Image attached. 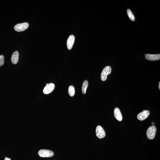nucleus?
Segmentation results:
<instances>
[{"instance_id": "nucleus-14", "label": "nucleus", "mask_w": 160, "mask_h": 160, "mask_svg": "<svg viewBox=\"0 0 160 160\" xmlns=\"http://www.w3.org/2000/svg\"><path fill=\"white\" fill-rule=\"evenodd\" d=\"M127 15L129 18L132 21H134L135 20V18L133 13L130 9L127 10Z\"/></svg>"}, {"instance_id": "nucleus-5", "label": "nucleus", "mask_w": 160, "mask_h": 160, "mask_svg": "<svg viewBox=\"0 0 160 160\" xmlns=\"http://www.w3.org/2000/svg\"><path fill=\"white\" fill-rule=\"evenodd\" d=\"M96 135L99 138L102 139L105 135V131L101 126L98 125L96 127Z\"/></svg>"}, {"instance_id": "nucleus-12", "label": "nucleus", "mask_w": 160, "mask_h": 160, "mask_svg": "<svg viewBox=\"0 0 160 160\" xmlns=\"http://www.w3.org/2000/svg\"><path fill=\"white\" fill-rule=\"evenodd\" d=\"M88 85V82L87 80H86L83 83L82 88V91L83 94H86Z\"/></svg>"}, {"instance_id": "nucleus-10", "label": "nucleus", "mask_w": 160, "mask_h": 160, "mask_svg": "<svg viewBox=\"0 0 160 160\" xmlns=\"http://www.w3.org/2000/svg\"><path fill=\"white\" fill-rule=\"evenodd\" d=\"M114 114L115 118L119 121H121L122 120V116L120 111L118 108H116L114 110Z\"/></svg>"}, {"instance_id": "nucleus-1", "label": "nucleus", "mask_w": 160, "mask_h": 160, "mask_svg": "<svg viewBox=\"0 0 160 160\" xmlns=\"http://www.w3.org/2000/svg\"><path fill=\"white\" fill-rule=\"evenodd\" d=\"M112 69L110 66H107L103 69L101 72V79L102 81H105L107 79L108 75L111 73Z\"/></svg>"}, {"instance_id": "nucleus-13", "label": "nucleus", "mask_w": 160, "mask_h": 160, "mask_svg": "<svg viewBox=\"0 0 160 160\" xmlns=\"http://www.w3.org/2000/svg\"><path fill=\"white\" fill-rule=\"evenodd\" d=\"M75 88L72 86H69L68 88V93L69 96L72 97L74 96L75 94Z\"/></svg>"}, {"instance_id": "nucleus-8", "label": "nucleus", "mask_w": 160, "mask_h": 160, "mask_svg": "<svg viewBox=\"0 0 160 160\" xmlns=\"http://www.w3.org/2000/svg\"><path fill=\"white\" fill-rule=\"evenodd\" d=\"M145 57L146 59L148 60L154 61L159 60L160 59V54H146Z\"/></svg>"}, {"instance_id": "nucleus-19", "label": "nucleus", "mask_w": 160, "mask_h": 160, "mask_svg": "<svg viewBox=\"0 0 160 160\" xmlns=\"http://www.w3.org/2000/svg\"><path fill=\"white\" fill-rule=\"evenodd\" d=\"M145 110H143V111H145Z\"/></svg>"}, {"instance_id": "nucleus-16", "label": "nucleus", "mask_w": 160, "mask_h": 160, "mask_svg": "<svg viewBox=\"0 0 160 160\" xmlns=\"http://www.w3.org/2000/svg\"><path fill=\"white\" fill-rule=\"evenodd\" d=\"M5 160H11V159H10L9 158H8L7 157H6L5 158Z\"/></svg>"}, {"instance_id": "nucleus-4", "label": "nucleus", "mask_w": 160, "mask_h": 160, "mask_svg": "<svg viewBox=\"0 0 160 160\" xmlns=\"http://www.w3.org/2000/svg\"><path fill=\"white\" fill-rule=\"evenodd\" d=\"M29 26V24L25 22L18 24L15 25L14 29L16 31L21 32L24 31L28 29Z\"/></svg>"}, {"instance_id": "nucleus-15", "label": "nucleus", "mask_w": 160, "mask_h": 160, "mask_svg": "<svg viewBox=\"0 0 160 160\" xmlns=\"http://www.w3.org/2000/svg\"><path fill=\"white\" fill-rule=\"evenodd\" d=\"M4 57L3 55L0 56V67L3 65L4 64Z\"/></svg>"}, {"instance_id": "nucleus-3", "label": "nucleus", "mask_w": 160, "mask_h": 160, "mask_svg": "<svg viewBox=\"0 0 160 160\" xmlns=\"http://www.w3.org/2000/svg\"><path fill=\"white\" fill-rule=\"evenodd\" d=\"M39 156L42 157H52L54 154L52 151L48 150L41 149L38 151Z\"/></svg>"}, {"instance_id": "nucleus-6", "label": "nucleus", "mask_w": 160, "mask_h": 160, "mask_svg": "<svg viewBox=\"0 0 160 160\" xmlns=\"http://www.w3.org/2000/svg\"><path fill=\"white\" fill-rule=\"evenodd\" d=\"M55 88V85L54 83H50L46 85L43 90L44 94H48L52 92Z\"/></svg>"}, {"instance_id": "nucleus-2", "label": "nucleus", "mask_w": 160, "mask_h": 160, "mask_svg": "<svg viewBox=\"0 0 160 160\" xmlns=\"http://www.w3.org/2000/svg\"><path fill=\"white\" fill-rule=\"evenodd\" d=\"M156 131V128L154 126L149 127L147 131L146 134L147 137L149 139H153L155 137Z\"/></svg>"}, {"instance_id": "nucleus-18", "label": "nucleus", "mask_w": 160, "mask_h": 160, "mask_svg": "<svg viewBox=\"0 0 160 160\" xmlns=\"http://www.w3.org/2000/svg\"><path fill=\"white\" fill-rule=\"evenodd\" d=\"M152 125H154V123H153V122H152Z\"/></svg>"}, {"instance_id": "nucleus-11", "label": "nucleus", "mask_w": 160, "mask_h": 160, "mask_svg": "<svg viewBox=\"0 0 160 160\" xmlns=\"http://www.w3.org/2000/svg\"><path fill=\"white\" fill-rule=\"evenodd\" d=\"M19 53L18 51H15L13 53L11 57V61L13 64H16L18 62Z\"/></svg>"}, {"instance_id": "nucleus-9", "label": "nucleus", "mask_w": 160, "mask_h": 160, "mask_svg": "<svg viewBox=\"0 0 160 160\" xmlns=\"http://www.w3.org/2000/svg\"><path fill=\"white\" fill-rule=\"evenodd\" d=\"M75 41V37L73 35H71L68 38L67 41V46L68 49L70 50L72 48Z\"/></svg>"}, {"instance_id": "nucleus-17", "label": "nucleus", "mask_w": 160, "mask_h": 160, "mask_svg": "<svg viewBox=\"0 0 160 160\" xmlns=\"http://www.w3.org/2000/svg\"><path fill=\"white\" fill-rule=\"evenodd\" d=\"M159 89L160 90V82L159 83Z\"/></svg>"}, {"instance_id": "nucleus-7", "label": "nucleus", "mask_w": 160, "mask_h": 160, "mask_svg": "<svg viewBox=\"0 0 160 160\" xmlns=\"http://www.w3.org/2000/svg\"><path fill=\"white\" fill-rule=\"evenodd\" d=\"M150 112L148 110H146L139 113L137 117L138 120L143 121L147 118L150 115Z\"/></svg>"}]
</instances>
